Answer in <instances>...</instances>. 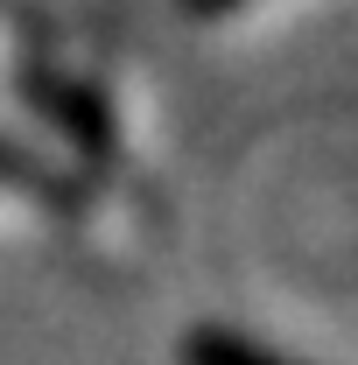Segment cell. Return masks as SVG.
<instances>
[{"mask_svg": "<svg viewBox=\"0 0 358 365\" xmlns=\"http://www.w3.org/2000/svg\"><path fill=\"white\" fill-rule=\"evenodd\" d=\"M183 365H302V359H281L274 344L246 337V330H225V323H204L183 337Z\"/></svg>", "mask_w": 358, "mask_h": 365, "instance_id": "obj_1", "label": "cell"}, {"mask_svg": "<svg viewBox=\"0 0 358 365\" xmlns=\"http://www.w3.org/2000/svg\"><path fill=\"white\" fill-rule=\"evenodd\" d=\"M0 182H29V169H21V155H7V148H0Z\"/></svg>", "mask_w": 358, "mask_h": 365, "instance_id": "obj_2", "label": "cell"}, {"mask_svg": "<svg viewBox=\"0 0 358 365\" xmlns=\"http://www.w3.org/2000/svg\"><path fill=\"white\" fill-rule=\"evenodd\" d=\"M190 14H225V7H246V0H183Z\"/></svg>", "mask_w": 358, "mask_h": 365, "instance_id": "obj_3", "label": "cell"}]
</instances>
